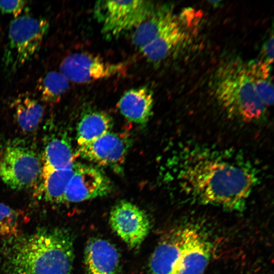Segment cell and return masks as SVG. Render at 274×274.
Instances as JSON below:
<instances>
[{
	"instance_id": "cell-14",
	"label": "cell",
	"mask_w": 274,
	"mask_h": 274,
	"mask_svg": "<svg viewBox=\"0 0 274 274\" xmlns=\"http://www.w3.org/2000/svg\"><path fill=\"white\" fill-rule=\"evenodd\" d=\"M153 102V93L143 86L126 91L120 99L118 106L121 114L128 120L144 125L152 116Z\"/></svg>"
},
{
	"instance_id": "cell-10",
	"label": "cell",
	"mask_w": 274,
	"mask_h": 274,
	"mask_svg": "<svg viewBox=\"0 0 274 274\" xmlns=\"http://www.w3.org/2000/svg\"><path fill=\"white\" fill-rule=\"evenodd\" d=\"M111 182L98 169L90 166H76L66 188L64 201L80 202L108 194Z\"/></svg>"
},
{
	"instance_id": "cell-18",
	"label": "cell",
	"mask_w": 274,
	"mask_h": 274,
	"mask_svg": "<svg viewBox=\"0 0 274 274\" xmlns=\"http://www.w3.org/2000/svg\"><path fill=\"white\" fill-rule=\"evenodd\" d=\"M14 107L15 117L20 129L25 132L35 131L44 116L42 105L33 97L22 95L15 100Z\"/></svg>"
},
{
	"instance_id": "cell-1",
	"label": "cell",
	"mask_w": 274,
	"mask_h": 274,
	"mask_svg": "<svg viewBox=\"0 0 274 274\" xmlns=\"http://www.w3.org/2000/svg\"><path fill=\"white\" fill-rule=\"evenodd\" d=\"M181 193L204 204L242 211L258 182V171L241 155L203 146L186 147L177 157Z\"/></svg>"
},
{
	"instance_id": "cell-8",
	"label": "cell",
	"mask_w": 274,
	"mask_h": 274,
	"mask_svg": "<svg viewBox=\"0 0 274 274\" xmlns=\"http://www.w3.org/2000/svg\"><path fill=\"white\" fill-rule=\"evenodd\" d=\"M123 64L105 61L87 53L70 54L61 62L60 72L70 81L85 83L104 79L123 73Z\"/></svg>"
},
{
	"instance_id": "cell-23",
	"label": "cell",
	"mask_w": 274,
	"mask_h": 274,
	"mask_svg": "<svg viewBox=\"0 0 274 274\" xmlns=\"http://www.w3.org/2000/svg\"><path fill=\"white\" fill-rule=\"evenodd\" d=\"M27 8V2L25 1H0V11L2 13L11 14L15 18L20 14Z\"/></svg>"
},
{
	"instance_id": "cell-17",
	"label": "cell",
	"mask_w": 274,
	"mask_h": 274,
	"mask_svg": "<svg viewBox=\"0 0 274 274\" xmlns=\"http://www.w3.org/2000/svg\"><path fill=\"white\" fill-rule=\"evenodd\" d=\"M112 118L107 113L93 111L81 118L77 128V141L79 146L88 144L111 131Z\"/></svg>"
},
{
	"instance_id": "cell-24",
	"label": "cell",
	"mask_w": 274,
	"mask_h": 274,
	"mask_svg": "<svg viewBox=\"0 0 274 274\" xmlns=\"http://www.w3.org/2000/svg\"><path fill=\"white\" fill-rule=\"evenodd\" d=\"M262 60L270 65L273 59V37L271 36L266 41L262 48Z\"/></svg>"
},
{
	"instance_id": "cell-7",
	"label": "cell",
	"mask_w": 274,
	"mask_h": 274,
	"mask_svg": "<svg viewBox=\"0 0 274 274\" xmlns=\"http://www.w3.org/2000/svg\"><path fill=\"white\" fill-rule=\"evenodd\" d=\"M42 166L37 153L22 142H13L0 159V179L11 188H28L41 175Z\"/></svg>"
},
{
	"instance_id": "cell-6",
	"label": "cell",
	"mask_w": 274,
	"mask_h": 274,
	"mask_svg": "<svg viewBox=\"0 0 274 274\" xmlns=\"http://www.w3.org/2000/svg\"><path fill=\"white\" fill-rule=\"evenodd\" d=\"M156 6L148 1H99L94 15L101 23L102 32L118 36L134 29L154 12Z\"/></svg>"
},
{
	"instance_id": "cell-5",
	"label": "cell",
	"mask_w": 274,
	"mask_h": 274,
	"mask_svg": "<svg viewBox=\"0 0 274 274\" xmlns=\"http://www.w3.org/2000/svg\"><path fill=\"white\" fill-rule=\"evenodd\" d=\"M49 28L43 18L22 15L9 25L3 61L7 69L14 72L28 61L39 50Z\"/></svg>"
},
{
	"instance_id": "cell-2",
	"label": "cell",
	"mask_w": 274,
	"mask_h": 274,
	"mask_svg": "<svg viewBox=\"0 0 274 274\" xmlns=\"http://www.w3.org/2000/svg\"><path fill=\"white\" fill-rule=\"evenodd\" d=\"M12 238L5 252L10 274H72L73 241L66 230L42 228Z\"/></svg>"
},
{
	"instance_id": "cell-9",
	"label": "cell",
	"mask_w": 274,
	"mask_h": 274,
	"mask_svg": "<svg viewBox=\"0 0 274 274\" xmlns=\"http://www.w3.org/2000/svg\"><path fill=\"white\" fill-rule=\"evenodd\" d=\"M109 222L115 233L132 249L140 247L151 228L146 213L136 205L125 200L120 201L113 207Z\"/></svg>"
},
{
	"instance_id": "cell-4",
	"label": "cell",
	"mask_w": 274,
	"mask_h": 274,
	"mask_svg": "<svg viewBox=\"0 0 274 274\" xmlns=\"http://www.w3.org/2000/svg\"><path fill=\"white\" fill-rule=\"evenodd\" d=\"M214 85L217 101L229 114L246 122L257 120L265 114L266 107L241 61L233 60L222 65Z\"/></svg>"
},
{
	"instance_id": "cell-20",
	"label": "cell",
	"mask_w": 274,
	"mask_h": 274,
	"mask_svg": "<svg viewBox=\"0 0 274 274\" xmlns=\"http://www.w3.org/2000/svg\"><path fill=\"white\" fill-rule=\"evenodd\" d=\"M75 167L42 172L43 192L47 201L55 203L64 202L66 188L74 173Z\"/></svg>"
},
{
	"instance_id": "cell-11",
	"label": "cell",
	"mask_w": 274,
	"mask_h": 274,
	"mask_svg": "<svg viewBox=\"0 0 274 274\" xmlns=\"http://www.w3.org/2000/svg\"><path fill=\"white\" fill-rule=\"evenodd\" d=\"M128 142L121 134L110 131L97 139L79 146L77 154L100 165L117 167L124 162Z\"/></svg>"
},
{
	"instance_id": "cell-22",
	"label": "cell",
	"mask_w": 274,
	"mask_h": 274,
	"mask_svg": "<svg viewBox=\"0 0 274 274\" xmlns=\"http://www.w3.org/2000/svg\"><path fill=\"white\" fill-rule=\"evenodd\" d=\"M22 219L19 211L0 202V236L18 235Z\"/></svg>"
},
{
	"instance_id": "cell-19",
	"label": "cell",
	"mask_w": 274,
	"mask_h": 274,
	"mask_svg": "<svg viewBox=\"0 0 274 274\" xmlns=\"http://www.w3.org/2000/svg\"><path fill=\"white\" fill-rule=\"evenodd\" d=\"M246 67L262 102L266 107L272 105L273 87L270 79V65L258 60L250 61Z\"/></svg>"
},
{
	"instance_id": "cell-12",
	"label": "cell",
	"mask_w": 274,
	"mask_h": 274,
	"mask_svg": "<svg viewBox=\"0 0 274 274\" xmlns=\"http://www.w3.org/2000/svg\"><path fill=\"white\" fill-rule=\"evenodd\" d=\"M84 261L87 274H120L121 270L120 254L109 241L92 237L86 244Z\"/></svg>"
},
{
	"instance_id": "cell-16",
	"label": "cell",
	"mask_w": 274,
	"mask_h": 274,
	"mask_svg": "<svg viewBox=\"0 0 274 274\" xmlns=\"http://www.w3.org/2000/svg\"><path fill=\"white\" fill-rule=\"evenodd\" d=\"M176 17L168 6L157 7L153 14L134 29L133 44L140 50L153 40Z\"/></svg>"
},
{
	"instance_id": "cell-21",
	"label": "cell",
	"mask_w": 274,
	"mask_h": 274,
	"mask_svg": "<svg viewBox=\"0 0 274 274\" xmlns=\"http://www.w3.org/2000/svg\"><path fill=\"white\" fill-rule=\"evenodd\" d=\"M37 85L42 99L47 102H54L66 92L70 84L61 72L50 71L40 78Z\"/></svg>"
},
{
	"instance_id": "cell-13",
	"label": "cell",
	"mask_w": 274,
	"mask_h": 274,
	"mask_svg": "<svg viewBox=\"0 0 274 274\" xmlns=\"http://www.w3.org/2000/svg\"><path fill=\"white\" fill-rule=\"evenodd\" d=\"M182 17L178 16L153 40L140 49L151 62H159L169 55L186 38L182 24Z\"/></svg>"
},
{
	"instance_id": "cell-3",
	"label": "cell",
	"mask_w": 274,
	"mask_h": 274,
	"mask_svg": "<svg viewBox=\"0 0 274 274\" xmlns=\"http://www.w3.org/2000/svg\"><path fill=\"white\" fill-rule=\"evenodd\" d=\"M213 246L208 234L192 224L180 225L160 239L149 262L150 274H203Z\"/></svg>"
},
{
	"instance_id": "cell-15",
	"label": "cell",
	"mask_w": 274,
	"mask_h": 274,
	"mask_svg": "<svg viewBox=\"0 0 274 274\" xmlns=\"http://www.w3.org/2000/svg\"><path fill=\"white\" fill-rule=\"evenodd\" d=\"M71 143L63 135H53L47 139L43 152L42 172L72 169L75 167Z\"/></svg>"
}]
</instances>
